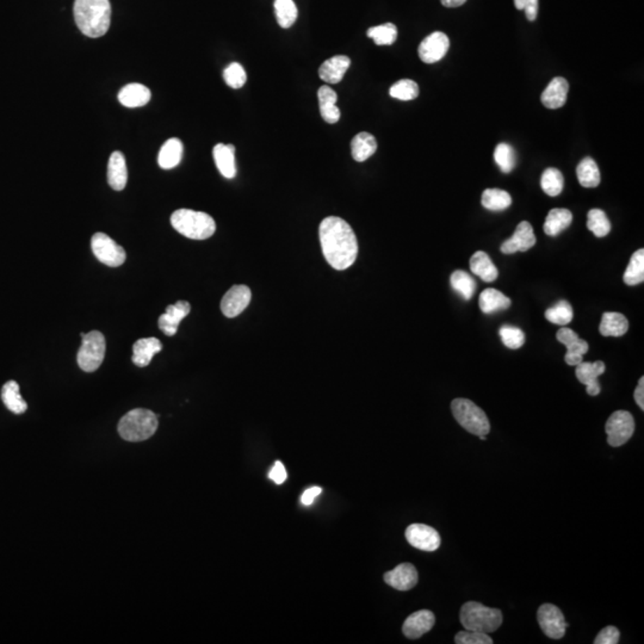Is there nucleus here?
<instances>
[{
  "label": "nucleus",
  "mask_w": 644,
  "mask_h": 644,
  "mask_svg": "<svg viewBox=\"0 0 644 644\" xmlns=\"http://www.w3.org/2000/svg\"><path fill=\"white\" fill-rule=\"evenodd\" d=\"M605 431L608 434L610 445L613 448L624 445L635 431L634 417L627 410H617L608 417Z\"/></svg>",
  "instance_id": "1a4fd4ad"
},
{
  "label": "nucleus",
  "mask_w": 644,
  "mask_h": 644,
  "mask_svg": "<svg viewBox=\"0 0 644 644\" xmlns=\"http://www.w3.org/2000/svg\"><path fill=\"white\" fill-rule=\"evenodd\" d=\"M321 493H322V489H321L320 487H310L302 494L301 503H303L304 506H310Z\"/></svg>",
  "instance_id": "3c124183"
},
{
  "label": "nucleus",
  "mask_w": 644,
  "mask_h": 644,
  "mask_svg": "<svg viewBox=\"0 0 644 644\" xmlns=\"http://www.w3.org/2000/svg\"><path fill=\"white\" fill-rule=\"evenodd\" d=\"M624 283L627 285H637L644 280V250L641 248L632 255L628 269L625 271Z\"/></svg>",
  "instance_id": "e433bc0d"
},
{
  "label": "nucleus",
  "mask_w": 644,
  "mask_h": 644,
  "mask_svg": "<svg viewBox=\"0 0 644 644\" xmlns=\"http://www.w3.org/2000/svg\"><path fill=\"white\" fill-rule=\"evenodd\" d=\"M1 399L8 410L15 414L24 413L28 405L24 399L20 396V385L15 381H8L1 389Z\"/></svg>",
  "instance_id": "473e14b6"
},
{
  "label": "nucleus",
  "mask_w": 644,
  "mask_h": 644,
  "mask_svg": "<svg viewBox=\"0 0 644 644\" xmlns=\"http://www.w3.org/2000/svg\"><path fill=\"white\" fill-rule=\"evenodd\" d=\"M158 426L157 414L152 410L136 408L120 420L118 434L128 442H143L157 432Z\"/></svg>",
  "instance_id": "20e7f679"
},
{
  "label": "nucleus",
  "mask_w": 644,
  "mask_h": 644,
  "mask_svg": "<svg viewBox=\"0 0 644 644\" xmlns=\"http://www.w3.org/2000/svg\"><path fill=\"white\" fill-rule=\"evenodd\" d=\"M620 638V632L616 627H606L598 634L594 644H617Z\"/></svg>",
  "instance_id": "09e8293b"
},
{
  "label": "nucleus",
  "mask_w": 644,
  "mask_h": 644,
  "mask_svg": "<svg viewBox=\"0 0 644 644\" xmlns=\"http://www.w3.org/2000/svg\"><path fill=\"white\" fill-rule=\"evenodd\" d=\"M273 6L280 28L288 29L292 27L299 15L295 3L292 0H275Z\"/></svg>",
  "instance_id": "4c0bfd02"
},
{
  "label": "nucleus",
  "mask_w": 644,
  "mask_h": 644,
  "mask_svg": "<svg viewBox=\"0 0 644 644\" xmlns=\"http://www.w3.org/2000/svg\"><path fill=\"white\" fill-rule=\"evenodd\" d=\"M215 164L217 170L224 178H234L236 175L235 166V147L233 145H223L219 143L213 150Z\"/></svg>",
  "instance_id": "a878e982"
},
{
  "label": "nucleus",
  "mask_w": 644,
  "mask_h": 644,
  "mask_svg": "<svg viewBox=\"0 0 644 644\" xmlns=\"http://www.w3.org/2000/svg\"><path fill=\"white\" fill-rule=\"evenodd\" d=\"M634 397H635V401H636L637 405L640 407L641 410H644V377H641L640 381H638V385H637L636 390L634 393Z\"/></svg>",
  "instance_id": "864d4df0"
},
{
  "label": "nucleus",
  "mask_w": 644,
  "mask_h": 644,
  "mask_svg": "<svg viewBox=\"0 0 644 644\" xmlns=\"http://www.w3.org/2000/svg\"><path fill=\"white\" fill-rule=\"evenodd\" d=\"M587 217V228L596 238H604L611 231V222L601 209H592Z\"/></svg>",
  "instance_id": "ea45409f"
},
{
  "label": "nucleus",
  "mask_w": 644,
  "mask_h": 644,
  "mask_svg": "<svg viewBox=\"0 0 644 644\" xmlns=\"http://www.w3.org/2000/svg\"><path fill=\"white\" fill-rule=\"evenodd\" d=\"M568 91L569 85L564 78H554L542 94V104L548 109L555 110L562 108L567 101Z\"/></svg>",
  "instance_id": "aec40b11"
},
{
  "label": "nucleus",
  "mask_w": 644,
  "mask_h": 644,
  "mask_svg": "<svg viewBox=\"0 0 644 644\" xmlns=\"http://www.w3.org/2000/svg\"><path fill=\"white\" fill-rule=\"evenodd\" d=\"M576 176L584 187H596L600 184V171L592 158H585L576 167Z\"/></svg>",
  "instance_id": "72a5a7b5"
},
{
  "label": "nucleus",
  "mask_w": 644,
  "mask_h": 644,
  "mask_svg": "<svg viewBox=\"0 0 644 644\" xmlns=\"http://www.w3.org/2000/svg\"><path fill=\"white\" fill-rule=\"evenodd\" d=\"M91 248L96 258L108 266L117 268L126 262L127 255L124 248L104 233H96L92 236Z\"/></svg>",
  "instance_id": "6e6552de"
},
{
  "label": "nucleus",
  "mask_w": 644,
  "mask_h": 644,
  "mask_svg": "<svg viewBox=\"0 0 644 644\" xmlns=\"http://www.w3.org/2000/svg\"><path fill=\"white\" fill-rule=\"evenodd\" d=\"M223 79L231 89H241L248 80V74L243 66L238 62H231L227 69L223 71Z\"/></svg>",
  "instance_id": "a18cd8bd"
},
{
  "label": "nucleus",
  "mask_w": 644,
  "mask_h": 644,
  "mask_svg": "<svg viewBox=\"0 0 644 644\" xmlns=\"http://www.w3.org/2000/svg\"><path fill=\"white\" fill-rule=\"evenodd\" d=\"M455 642L457 644H492L493 640L486 632L466 630L458 632L455 637Z\"/></svg>",
  "instance_id": "de8ad7c7"
},
{
  "label": "nucleus",
  "mask_w": 644,
  "mask_h": 644,
  "mask_svg": "<svg viewBox=\"0 0 644 644\" xmlns=\"http://www.w3.org/2000/svg\"><path fill=\"white\" fill-rule=\"evenodd\" d=\"M478 304H480V309L485 314H493L499 310L510 308V300L496 289L488 288L483 290L482 294L480 295Z\"/></svg>",
  "instance_id": "c85d7f7f"
},
{
  "label": "nucleus",
  "mask_w": 644,
  "mask_h": 644,
  "mask_svg": "<svg viewBox=\"0 0 644 644\" xmlns=\"http://www.w3.org/2000/svg\"><path fill=\"white\" fill-rule=\"evenodd\" d=\"M377 150L376 138L366 131L357 134L351 142V152L356 162H363L375 155Z\"/></svg>",
  "instance_id": "7c9ffc66"
},
{
  "label": "nucleus",
  "mask_w": 644,
  "mask_h": 644,
  "mask_svg": "<svg viewBox=\"0 0 644 644\" xmlns=\"http://www.w3.org/2000/svg\"><path fill=\"white\" fill-rule=\"evenodd\" d=\"M481 203L487 210L503 211L506 210L512 204V197L506 191L500 189H487L483 191Z\"/></svg>",
  "instance_id": "f704fd0d"
},
{
  "label": "nucleus",
  "mask_w": 644,
  "mask_h": 644,
  "mask_svg": "<svg viewBox=\"0 0 644 644\" xmlns=\"http://www.w3.org/2000/svg\"><path fill=\"white\" fill-rule=\"evenodd\" d=\"M317 98H319L321 117L329 124H334L339 121L341 110L336 106L338 96H336V91L331 89L329 86H321L317 91Z\"/></svg>",
  "instance_id": "393cba45"
},
{
  "label": "nucleus",
  "mask_w": 644,
  "mask_h": 644,
  "mask_svg": "<svg viewBox=\"0 0 644 644\" xmlns=\"http://www.w3.org/2000/svg\"><path fill=\"white\" fill-rule=\"evenodd\" d=\"M450 40L446 34L442 31H434L429 34V36L422 40L419 45L417 53L422 62L425 64H436L442 60L449 52Z\"/></svg>",
  "instance_id": "f8f14e48"
},
{
  "label": "nucleus",
  "mask_w": 644,
  "mask_h": 644,
  "mask_svg": "<svg viewBox=\"0 0 644 644\" xmlns=\"http://www.w3.org/2000/svg\"><path fill=\"white\" fill-rule=\"evenodd\" d=\"M494 160L503 173H510L517 164V155L508 143H499L495 147Z\"/></svg>",
  "instance_id": "a19ab883"
},
{
  "label": "nucleus",
  "mask_w": 644,
  "mask_h": 644,
  "mask_svg": "<svg viewBox=\"0 0 644 644\" xmlns=\"http://www.w3.org/2000/svg\"><path fill=\"white\" fill-rule=\"evenodd\" d=\"M445 8H458L462 6L466 0H441Z\"/></svg>",
  "instance_id": "5fc2aeb1"
},
{
  "label": "nucleus",
  "mask_w": 644,
  "mask_h": 644,
  "mask_svg": "<svg viewBox=\"0 0 644 644\" xmlns=\"http://www.w3.org/2000/svg\"><path fill=\"white\" fill-rule=\"evenodd\" d=\"M451 410L458 424L470 434L478 437L489 434V420L486 413L474 402L468 399H455L451 403Z\"/></svg>",
  "instance_id": "423d86ee"
},
{
  "label": "nucleus",
  "mask_w": 644,
  "mask_h": 644,
  "mask_svg": "<svg viewBox=\"0 0 644 644\" xmlns=\"http://www.w3.org/2000/svg\"><path fill=\"white\" fill-rule=\"evenodd\" d=\"M251 299V289L246 285H234L223 296L221 310L227 317H235L248 308Z\"/></svg>",
  "instance_id": "4468645a"
},
{
  "label": "nucleus",
  "mask_w": 644,
  "mask_h": 644,
  "mask_svg": "<svg viewBox=\"0 0 644 644\" xmlns=\"http://www.w3.org/2000/svg\"><path fill=\"white\" fill-rule=\"evenodd\" d=\"M461 623L466 630L494 632L503 624V613L499 608H487L476 601H468L459 613Z\"/></svg>",
  "instance_id": "39448f33"
},
{
  "label": "nucleus",
  "mask_w": 644,
  "mask_h": 644,
  "mask_svg": "<svg viewBox=\"0 0 644 644\" xmlns=\"http://www.w3.org/2000/svg\"><path fill=\"white\" fill-rule=\"evenodd\" d=\"M536 245V236L532 226L527 221L518 224L515 234L501 245L503 255H513L515 252H527Z\"/></svg>",
  "instance_id": "2eb2a0df"
},
{
  "label": "nucleus",
  "mask_w": 644,
  "mask_h": 644,
  "mask_svg": "<svg viewBox=\"0 0 644 644\" xmlns=\"http://www.w3.org/2000/svg\"><path fill=\"white\" fill-rule=\"evenodd\" d=\"M557 341L567 348V353L564 356V361L568 365L576 366L581 362H584V356L588 352L587 341L580 339L573 329L562 327L556 334Z\"/></svg>",
  "instance_id": "ddd939ff"
},
{
  "label": "nucleus",
  "mask_w": 644,
  "mask_h": 644,
  "mask_svg": "<svg viewBox=\"0 0 644 644\" xmlns=\"http://www.w3.org/2000/svg\"><path fill=\"white\" fill-rule=\"evenodd\" d=\"M434 623H436V617L432 612L429 610H420V611L412 613L405 620L402 631L407 638L417 640L422 635L427 634L429 630H432Z\"/></svg>",
  "instance_id": "dca6fc26"
},
{
  "label": "nucleus",
  "mask_w": 644,
  "mask_h": 644,
  "mask_svg": "<svg viewBox=\"0 0 644 644\" xmlns=\"http://www.w3.org/2000/svg\"><path fill=\"white\" fill-rule=\"evenodd\" d=\"M470 270L487 283L494 282L499 276L498 269L490 259L489 255L482 251H478L471 257Z\"/></svg>",
  "instance_id": "bb28decb"
},
{
  "label": "nucleus",
  "mask_w": 644,
  "mask_h": 644,
  "mask_svg": "<svg viewBox=\"0 0 644 644\" xmlns=\"http://www.w3.org/2000/svg\"><path fill=\"white\" fill-rule=\"evenodd\" d=\"M150 97H152L150 90L138 83L128 84L118 94V101L122 106L130 108V109L146 106L147 103L150 101Z\"/></svg>",
  "instance_id": "5701e85b"
},
{
  "label": "nucleus",
  "mask_w": 644,
  "mask_h": 644,
  "mask_svg": "<svg viewBox=\"0 0 644 644\" xmlns=\"http://www.w3.org/2000/svg\"><path fill=\"white\" fill-rule=\"evenodd\" d=\"M351 65V59L346 55H336L324 61L319 69V77L327 84H338L343 80L346 71Z\"/></svg>",
  "instance_id": "412c9836"
},
{
  "label": "nucleus",
  "mask_w": 644,
  "mask_h": 644,
  "mask_svg": "<svg viewBox=\"0 0 644 644\" xmlns=\"http://www.w3.org/2000/svg\"><path fill=\"white\" fill-rule=\"evenodd\" d=\"M527 20L534 22L537 18L538 13V0H527V4L524 8Z\"/></svg>",
  "instance_id": "603ef678"
},
{
  "label": "nucleus",
  "mask_w": 644,
  "mask_h": 644,
  "mask_svg": "<svg viewBox=\"0 0 644 644\" xmlns=\"http://www.w3.org/2000/svg\"><path fill=\"white\" fill-rule=\"evenodd\" d=\"M605 373V364L601 361L594 362V363H588V362H581L579 365H576V377L580 383L587 387L588 395L596 396L599 395L600 388L598 377L601 376Z\"/></svg>",
  "instance_id": "6ab92c4d"
},
{
  "label": "nucleus",
  "mask_w": 644,
  "mask_h": 644,
  "mask_svg": "<svg viewBox=\"0 0 644 644\" xmlns=\"http://www.w3.org/2000/svg\"><path fill=\"white\" fill-rule=\"evenodd\" d=\"M83 344L78 351V365L85 373H94L101 366L106 357V338L99 331H91L87 334L80 333Z\"/></svg>",
  "instance_id": "0eeeda50"
},
{
  "label": "nucleus",
  "mask_w": 644,
  "mask_h": 644,
  "mask_svg": "<svg viewBox=\"0 0 644 644\" xmlns=\"http://www.w3.org/2000/svg\"><path fill=\"white\" fill-rule=\"evenodd\" d=\"M573 222V214L568 209H552L549 211L544 222L543 229L549 236H556L561 231H566Z\"/></svg>",
  "instance_id": "2f4dec72"
},
{
  "label": "nucleus",
  "mask_w": 644,
  "mask_h": 644,
  "mask_svg": "<svg viewBox=\"0 0 644 644\" xmlns=\"http://www.w3.org/2000/svg\"><path fill=\"white\" fill-rule=\"evenodd\" d=\"M162 344L157 338H143L135 341L133 346V363L138 368H145L150 364L152 358L160 352Z\"/></svg>",
  "instance_id": "b1692460"
},
{
  "label": "nucleus",
  "mask_w": 644,
  "mask_h": 644,
  "mask_svg": "<svg viewBox=\"0 0 644 644\" xmlns=\"http://www.w3.org/2000/svg\"><path fill=\"white\" fill-rule=\"evenodd\" d=\"M74 20L85 36H104L111 23V4L109 0H76Z\"/></svg>",
  "instance_id": "f03ea898"
},
{
  "label": "nucleus",
  "mask_w": 644,
  "mask_h": 644,
  "mask_svg": "<svg viewBox=\"0 0 644 644\" xmlns=\"http://www.w3.org/2000/svg\"><path fill=\"white\" fill-rule=\"evenodd\" d=\"M525 4H527V0H515V8H518V10H524Z\"/></svg>",
  "instance_id": "6e6d98bb"
},
{
  "label": "nucleus",
  "mask_w": 644,
  "mask_h": 644,
  "mask_svg": "<svg viewBox=\"0 0 644 644\" xmlns=\"http://www.w3.org/2000/svg\"><path fill=\"white\" fill-rule=\"evenodd\" d=\"M183 143L179 138H172L162 145L159 152V166L164 170H171L178 166L182 162Z\"/></svg>",
  "instance_id": "cd10ccee"
},
{
  "label": "nucleus",
  "mask_w": 644,
  "mask_h": 644,
  "mask_svg": "<svg viewBox=\"0 0 644 644\" xmlns=\"http://www.w3.org/2000/svg\"><path fill=\"white\" fill-rule=\"evenodd\" d=\"M629 321L623 314L616 312L604 313L600 322V334L604 336H622L628 332Z\"/></svg>",
  "instance_id": "c756f323"
},
{
  "label": "nucleus",
  "mask_w": 644,
  "mask_h": 644,
  "mask_svg": "<svg viewBox=\"0 0 644 644\" xmlns=\"http://www.w3.org/2000/svg\"><path fill=\"white\" fill-rule=\"evenodd\" d=\"M366 35L373 38L377 45H390L396 41L397 28L393 23H385L370 28Z\"/></svg>",
  "instance_id": "79ce46f5"
},
{
  "label": "nucleus",
  "mask_w": 644,
  "mask_h": 644,
  "mask_svg": "<svg viewBox=\"0 0 644 644\" xmlns=\"http://www.w3.org/2000/svg\"><path fill=\"white\" fill-rule=\"evenodd\" d=\"M406 539L412 547L427 552L436 551L441 547V536L437 530L425 524H412L407 527Z\"/></svg>",
  "instance_id": "9b49d317"
},
{
  "label": "nucleus",
  "mask_w": 644,
  "mask_h": 644,
  "mask_svg": "<svg viewBox=\"0 0 644 644\" xmlns=\"http://www.w3.org/2000/svg\"><path fill=\"white\" fill-rule=\"evenodd\" d=\"M417 568L413 564H399L393 571L385 574V584L389 585L397 591H410L417 584Z\"/></svg>",
  "instance_id": "a211bd4d"
},
{
  "label": "nucleus",
  "mask_w": 644,
  "mask_h": 644,
  "mask_svg": "<svg viewBox=\"0 0 644 644\" xmlns=\"http://www.w3.org/2000/svg\"><path fill=\"white\" fill-rule=\"evenodd\" d=\"M128 170L126 158L122 152H114L110 155L108 164V183L114 190L122 191L127 185Z\"/></svg>",
  "instance_id": "4be33fe9"
},
{
  "label": "nucleus",
  "mask_w": 644,
  "mask_h": 644,
  "mask_svg": "<svg viewBox=\"0 0 644 644\" xmlns=\"http://www.w3.org/2000/svg\"><path fill=\"white\" fill-rule=\"evenodd\" d=\"M480 439H481V441H486L487 436H480Z\"/></svg>",
  "instance_id": "4d7b16f0"
},
{
  "label": "nucleus",
  "mask_w": 644,
  "mask_h": 644,
  "mask_svg": "<svg viewBox=\"0 0 644 644\" xmlns=\"http://www.w3.org/2000/svg\"><path fill=\"white\" fill-rule=\"evenodd\" d=\"M172 227L189 239L206 240L216 231V223L210 215L202 211L179 209L171 216Z\"/></svg>",
  "instance_id": "7ed1b4c3"
},
{
  "label": "nucleus",
  "mask_w": 644,
  "mask_h": 644,
  "mask_svg": "<svg viewBox=\"0 0 644 644\" xmlns=\"http://www.w3.org/2000/svg\"><path fill=\"white\" fill-rule=\"evenodd\" d=\"M499 334L501 336L503 345L510 350L520 349L525 343V334L523 331L515 326L505 324L499 331Z\"/></svg>",
  "instance_id": "49530a36"
},
{
  "label": "nucleus",
  "mask_w": 644,
  "mask_h": 644,
  "mask_svg": "<svg viewBox=\"0 0 644 644\" xmlns=\"http://www.w3.org/2000/svg\"><path fill=\"white\" fill-rule=\"evenodd\" d=\"M450 283H451V287L459 295L462 296L464 300H470L474 296L475 290H476V283H475L474 278L468 275L466 272L462 271V270L455 271L451 275Z\"/></svg>",
  "instance_id": "58836bf2"
},
{
  "label": "nucleus",
  "mask_w": 644,
  "mask_h": 644,
  "mask_svg": "<svg viewBox=\"0 0 644 644\" xmlns=\"http://www.w3.org/2000/svg\"><path fill=\"white\" fill-rule=\"evenodd\" d=\"M321 248L327 263L336 270L343 271L356 262L358 243L349 223L336 216H329L319 228Z\"/></svg>",
  "instance_id": "f257e3e1"
},
{
  "label": "nucleus",
  "mask_w": 644,
  "mask_h": 644,
  "mask_svg": "<svg viewBox=\"0 0 644 644\" xmlns=\"http://www.w3.org/2000/svg\"><path fill=\"white\" fill-rule=\"evenodd\" d=\"M287 476L288 475H287L285 466L280 462H276L275 466H272V469L269 473V478H271L272 481L277 483V485H282V483L285 482Z\"/></svg>",
  "instance_id": "8fccbe9b"
},
{
  "label": "nucleus",
  "mask_w": 644,
  "mask_h": 644,
  "mask_svg": "<svg viewBox=\"0 0 644 644\" xmlns=\"http://www.w3.org/2000/svg\"><path fill=\"white\" fill-rule=\"evenodd\" d=\"M190 310V303L187 301H178L175 304H171L167 307L166 312L159 317V329L167 336H175L178 331L180 321L189 315Z\"/></svg>",
  "instance_id": "f3484780"
},
{
  "label": "nucleus",
  "mask_w": 644,
  "mask_h": 644,
  "mask_svg": "<svg viewBox=\"0 0 644 644\" xmlns=\"http://www.w3.org/2000/svg\"><path fill=\"white\" fill-rule=\"evenodd\" d=\"M389 94L399 101H413L419 96V86L414 80L402 79L390 87Z\"/></svg>",
  "instance_id": "c03bdc74"
},
{
  "label": "nucleus",
  "mask_w": 644,
  "mask_h": 644,
  "mask_svg": "<svg viewBox=\"0 0 644 644\" xmlns=\"http://www.w3.org/2000/svg\"><path fill=\"white\" fill-rule=\"evenodd\" d=\"M537 620L542 631L552 640H559L566 635V629L569 627L564 613L556 605L543 604L538 608Z\"/></svg>",
  "instance_id": "9d476101"
},
{
  "label": "nucleus",
  "mask_w": 644,
  "mask_h": 644,
  "mask_svg": "<svg viewBox=\"0 0 644 644\" xmlns=\"http://www.w3.org/2000/svg\"><path fill=\"white\" fill-rule=\"evenodd\" d=\"M573 317H574V313L567 301H559L556 306L551 307L545 312V319L550 321L551 324H559V326H566L569 324L573 320Z\"/></svg>",
  "instance_id": "37998d69"
},
{
  "label": "nucleus",
  "mask_w": 644,
  "mask_h": 644,
  "mask_svg": "<svg viewBox=\"0 0 644 644\" xmlns=\"http://www.w3.org/2000/svg\"><path fill=\"white\" fill-rule=\"evenodd\" d=\"M564 178L561 171L554 167H549L544 171L541 178V187L544 192L550 197L559 196L564 190Z\"/></svg>",
  "instance_id": "c9c22d12"
}]
</instances>
